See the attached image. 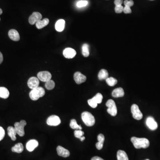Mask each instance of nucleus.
<instances>
[{
    "label": "nucleus",
    "mask_w": 160,
    "mask_h": 160,
    "mask_svg": "<svg viewBox=\"0 0 160 160\" xmlns=\"http://www.w3.org/2000/svg\"><path fill=\"white\" fill-rule=\"evenodd\" d=\"M134 146L136 149H140L141 148L146 149L149 146L150 143L149 140L145 138H138L137 137H132L131 138Z\"/></svg>",
    "instance_id": "1"
},
{
    "label": "nucleus",
    "mask_w": 160,
    "mask_h": 160,
    "mask_svg": "<svg viewBox=\"0 0 160 160\" xmlns=\"http://www.w3.org/2000/svg\"><path fill=\"white\" fill-rule=\"evenodd\" d=\"M45 90L41 87L32 89L30 93V97L33 100H37L45 95Z\"/></svg>",
    "instance_id": "2"
},
{
    "label": "nucleus",
    "mask_w": 160,
    "mask_h": 160,
    "mask_svg": "<svg viewBox=\"0 0 160 160\" xmlns=\"http://www.w3.org/2000/svg\"><path fill=\"white\" fill-rule=\"evenodd\" d=\"M81 118L85 125L88 126H92L95 123L94 116L89 112H84L81 114Z\"/></svg>",
    "instance_id": "3"
},
{
    "label": "nucleus",
    "mask_w": 160,
    "mask_h": 160,
    "mask_svg": "<svg viewBox=\"0 0 160 160\" xmlns=\"http://www.w3.org/2000/svg\"><path fill=\"white\" fill-rule=\"evenodd\" d=\"M103 96L100 93H98L92 99L88 100V104L93 108H95L97 107L98 104H100L102 101Z\"/></svg>",
    "instance_id": "4"
},
{
    "label": "nucleus",
    "mask_w": 160,
    "mask_h": 160,
    "mask_svg": "<svg viewBox=\"0 0 160 160\" xmlns=\"http://www.w3.org/2000/svg\"><path fill=\"white\" fill-rule=\"evenodd\" d=\"M26 125V122L24 120L20 121V122H16L14 124V128L15 129L17 134L20 136L23 137L24 135V126Z\"/></svg>",
    "instance_id": "5"
},
{
    "label": "nucleus",
    "mask_w": 160,
    "mask_h": 160,
    "mask_svg": "<svg viewBox=\"0 0 160 160\" xmlns=\"http://www.w3.org/2000/svg\"><path fill=\"white\" fill-rule=\"evenodd\" d=\"M106 106L108 108L107 112L112 116H115L117 114V108L115 102L112 99L108 100L106 103Z\"/></svg>",
    "instance_id": "6"
},
{
    "label": "nucleus",
    "mask_w": 160,
    "mask_h": 160,
    "mask_svg": "<svg viewBox=\"0 0 160 160\" xmlns=\"http://www.w3.org/2000/svg\"><path fill=\"white\" fill-rule=\"evenodd\" d=\"M131 112L133 114V117L135 119L140 120L143 118V114L139 110V107L137 104H134L132 105Z\"/></svg>",
    "instance_id": "7"
},
{
    "label": "nucleus",
    "mask_w": 160,
    "mask_h": 160,
    "mask_svg": "<svg viewBox=\"0 0 160 160\" xmlns=\"http://www.w3.org/2000/svg\"><path fill=\"white\" fill-rule=\"evenodd\" d=\"M47 124L50 126H58L61 123V119L58 116L53 115L50 116L47 120Z\"/></svg>",
    "instance_id": "8"
},
{
    "label": "nucleus",
    "mask_w": 160,
    "mask_h": 160,
    "mask_svg": "<svg viewBox=\"0 0 160 160\" xmlns=\"http://www.w3.org/2000/svg\"><path fill=\"white\" fill-rule=\"evenodd\" d=\"M38 78L43 82H47L51 80L52 75L48 71H41L38 74Z\"/></svg>",
    "instance_id": "9"
},
{
    "label": "nucleus",
    "mask_w": 160,
    "mask_h": 160,
    "mask_svg": "<svg viewBox=\"0 0 160 160\" xmlns=\"http://www.w3.org/2000/svg\"><path fill=\"white\" fill-rule=\"evenodd\" d=\"M42 14L39 12H34L28 19V21L30 24L34 25L35 24L42 20Z\"/></svg>",
    "instance_id": "10"
},
{
    "label": "nucleus",
    "mask_w": 160,
    "mask_h": 160,
    "mask_svg": "<svg viewBox=\"0 0 160 160\" xmlns=\"http://www.w3.org/2000/svg\"><path fill=\"white\" fill-rule=\"evenodd\" d=\"M73 78L76 83L78 85L84 83L86 80V76L83 75L80 72H76L74 73Z\"/></svg>",
    "instance_id": "11"
},
{
    "label": "nucleus",
    "mask_w": 160,
    "mask_h": 160,
    "mask_svg": "<svg viewBox=\"0 0 160 160\" xmlns=\"http://www.w3.org/2000/svg\"><path fill=\"white\" fill-rule=\"evenodd\" d=\"M39 83L38 78L33 77H30V79H28L27 84L28 87L30 89H33L39 87Z\"/></svg>",
    "instance_id": "12"
},
{
    "label": "nucleus",
    "mask_w": 160,
    "mask_h": 160,
    "mask_svg": "<svg viewBox=\"0 0 160 160\" xmlns=\"http://www.w3.org/2000/svg\"><path fill=\"white\" fill-rule=\"evenodd\" d=\"M146 124L148 128L152 130H155L158 127L157 123L155 121L154 119L151 117H149L147 118Z\"/></svg>",
    "instance_id": "13"
},
{
    "label": "nucleus",
    "mask_w": 160,
    "mask_h": 160,
    "mask_svg": "<svg viewBox=\"0 0 160 160\" xmlns=\"http://www.w3.org/2000/svg\"><path fill=\"white\" fill-rule=\"evenodd\" d=\"M63 54L65 58L68 59H71L76 55V51L72 48H67L63 51Z\"/></svg>",
    "instance_id": "14"
},
{
    "label": "nucleus",
    "mask_w": 160,
    "mask_h": 160,
    "mask_svg": "<svg viewBox=\"0 0 160 160\" xmlns=\"http://www.w3.org/2000/svg\"><path fill=\"white\" fill-rule=\"evenodd\" d=\"M57 151L58 155L63 157H67L70 155L69 151L61 146H58Z\"/></svg>",
    "instance_id": "15"
},
{
    "label": "nucleus",
    "mask_w": 160,
    "mask_h": 160,
    "mask_svg": "<svg viewBox=\"0 0 160 160\" xmlns=\"http://www.w3.org/2000/svg\"><path fill=\"white\" fill-rule=\"evenodd\" d=\"M38 145V142L36 140H31L26 144V149L29 152H32Z\"/></svg>",
    "instance_id": "16"
},
{
    "label": "nucleus",
    "mask_w": 160,
    "mask_h": 160,
    "mask_svg": "<svg viewBox=\"0 0 160 160\" xmlns=\"http://www.w3.org/2000/svg\"><path fill=\"white\" fill-rule=\"evenodd\" d=\"M8 35L9 38L13 41H15V42L19 41L20 39V35L19 32L16 30H14V29L10 30L9 32Z\"/></svg>",
    "instance_id": "17"
},
{
    "label": "nucleus",
    "mask_w": 160,
    "mask_h": 160,
    "mask_svg": "<svg viewBox=\"0 0 160 160\" xmlns=\"http://www.w3.org/2000/svg\"><path fill=\"white\" fill-rule=\"evenodd\" d=\"M124 94H125V93L122 88H118L115 89L112 91V96L115 98L123 97L124 96Z\"/></svg>",
    "instance_id": "18"
},
{
    "label": "nucleus",
    "mask_w": 160,
    "mask_h": 160,
    "mask_svg": "<svg viewBox=\"0 0 160 160\" xmlns=\"http://www.w3.org/2000/svg\"><path fill=\"white\" fill-rule=\"evenodd\" d=\"M65 21L64 20H58L55 24V29L58 32H62L65 28Z\"/></svg>",
    "instance_id": "19"
},
{
    "label": "nucleus",
    "mask_w": 160,
    "mask_h": 160,
    "mask_svg": "<svg viewBox=\"0 0 160 160\" xmlns=\"http://www.w3.org/2000/svg\"><path fill=\"white\" fill-rule=\"evenodd\" d=\"M50 20L48 19H44L42 20L38 21L36 23V26L38 29H42L44 27L46 26L49 23Z\"/></svg>",
    "instance_id": "20"
},
{
    "label": "nucleus",
    "mask_w": 160,
    "mask_h": 160,
    "mask_svg": "<svg viewBox=\"0 0 160 160\" xmlns=\"http://www.w3.org/2000/svg\"><path fill=\"white\" fill-rule=\"evenodd\" d=\"M7 131H8V135L9 136V137L11 138L12 140L13 141H15L17 139L16 135L17 134L15 128L12 126H9L8 128V129H7Z\"/></svg>",
    "instance_id": "21"
},
{
    "label": "nucleus",
    "mask_w": 160,
    "mask_h": 160,
    "mask_svg": "<svg viewBox=\"0 0 160 160\" xmlns=\"http://www.w3.org/2000/svg\"><path fill=\"white\" fill-rule=\"evenodd\" d=\"M24 146L22 143H19L16 144L12 148V151L17 153H21L23 151Z\"/></svg>",
    "instance_id": "22"
},
{
    "label": "nucleus",
    "mask_w": 160,
    "mask_h": 160,
    "mask_svg": "<svg viewBox=\"0 0 160 160\" xmlns=\"http://www.w3.org/2000/svg\"><path fill=\"white\" fill-rule=\"evenodd\" d=\"M9 96V92L8 89L5 87H0V97L2 99H6Z\"/></svg>",
    "instance_id": "23"
},
{
    "label": "nucleus",
    "mask_w": 160,
    "mask_h": 160,
    "mask_svg": "<svg viewBox=\"0 0 160 160\" xmlns=\"http://www.w3.org/2000/svg\"><path fill=\"white\" fill-rule=\"evenodd\" d=\"M118 160H129L128 155L123 150H119L117 153Z\"/></svg>",
    "instance_id": "24"
},
{
    "label": "nucleus",
    "mask_w": 160,
    "mask_h": 160,
    "mask_svg": "<svg viewBox=\"0 0 160 160\" xmlns=\"http://www.w3.org/2000/svg\"><path fill=\"white\" fill-rule=\"evenodd\" d=\"M98 77L100 80H106L108 77V72L104 69H102L99 72Z\"/></svg>",
    "instance_id": "25"
},
{
    "label": "nucleus",
    "mask_w": 160,
    "mask_h": 160,
    "mask_svg": "<svg viewBox=\"0 0 160 160\" xmlns=\"http://www.w3.org/2000/svg\"><path fill=\"white\" fill-rule=\"evenodd\" d=\"M82 55L84 57H88L89 55V46L87 44H84L82 46Z\"/></svg>",
    "instance_id": "26"
},
{
    "label": "nucleus",
    "mask_w": 160,
    "mask_h": 160,
    "mask_svg": "<svg viewBox=\"0 0 160 160\" xmlns=\"http://www.w3.org/2000/svg\"><path fill=\"white\" fill-rule=\"evenodd\" d=\"M70 127L74 130H82V128L80 125H78L75 119H72L70 121Z\"/></svg>",
    "instance_id": "27"
},
{
    "label": "nucleus",
    "mask_w": 160,
    "mask_h": 160,
    "mask_svg": "<svg viewBox=\"0 0 160 160\" xmlns=\"http://www.w3.org/2000/svg\"><path fill=\"white\" fill-rule=\"evenodd\" d=\"M106 82L107 84L110 86H114L115 85L117 84L118 83V81L117 79L114 77H108L106 79Z\"/></svg>",
    "instance_id": "28"
},
{
    "label": "nucleus",
    "mask_w": 160,
    "mask_h": 160,
    "mask_svg": "<svg viewBox=\"0 0 160 160\" xmlns=\"http://www.w3.org/2000/svg\"><path fill=\"white\" fill-rule=\"evenodd\" d=\"M55 82L52 80H50L49 81L46 82L45 87L48 90H52L55 87Z\"/></svg>",
    "instance_id": "29"
},
{
    "label": "nucleus",
    "mask_w": 160,
    "mask_h": 160,
    "mask_svg": "<svg viewBox=\"0 0 160 160\" xmlns=\"http://www.w3.org/2000/svg\"><path fill=\"white\" fill-rule=\"evenodd\" d=\"M74 136L76 138L81 139V137H83L84 134V132L81 131V130H75L74 132Z\"/></svg>",
    "instance_id": "30"
},
{
    "label": "nucleus",
    "mask_w": 160,
    "mask_h": 160,
    "mask_svg": "<svg viewBox=\"0 0 160 160\" xmlns=\"http://www.w3.org/2000/svg\"><path fill=\"white\" fill-rule=\"evenodd\" d=\"M87 4H88V1H81L77 2V5L79 8H81L86 6Z\"/></svg>",
    "instance_id": "31"
},
{
    "label": "nucleus",
    "mask_w": 160,
    "mask_h": 160,
    "mask_svg": "<svg viewBox=\"0 0 160 160\" xmlns=\"http://www.w3.org/2000/svg\"><path fill=\"white\" fill-rule=\"evenodd\" d=\"M124 7L122 5H117L115 7V11L117 13H122L123 11Z\"/></svg>",
    "instance_id": "32"
},
{
    "label": "nucleus",
    "mask_w": 160,
    "mask_h": 160,
    "mask_svg": "<svg viewBox=\"0 0 160 160\" xmlns=\"http://www.w3.org/2000/svg\"><path fill=\"white\" fill-rule=\"evenodd\" d=\"M134 4V2L133 0H125L124 1V5L125 6H127V7H132Z\"/></svg>",
    "instance_id": "33"
},
{
    "label": "nucleus",
    "mask_w": 160,
    "mask_h": 160,
    "mask_svg": "<svg viewBox=\"0 0 160 160\" xmlns=\"http://www.w3.org/2000/svg\"><path fill=\"white\" fill-rule=\"evenodd\" d=\"M5 132L2 127L0 126V141H1L4 138Z\"/></svg>",
    "instance_id": "34"
},
{
    "label": "nucleus",
    "mask_w": 160,
    "mask_h": 160,
    "mask_svg": "<svg viewBox=\"0 0 160 160\" xmlns=\"http://www.w3.org/2000/svg\"><path fill=\"white\" fill-rule=\"evenodd\" d=\"M97 140L100 143L104 144V137L102 134H100L98 135V136H97Z\"/></svg>",
    "instance_id": "35"
},
{
    "label": "nucleus",
    "mask_w": 160,
    "mask_h": 160,
    "mask_svg": "<svg viewBox=\"0 0 160 160\" xmlns=\"http://www.w3.org/2000/svg\"><path fill=\"white\" fill-rule=\"evenodd\" d=\"M124 13L126 14L128 13H131L132 12V10L131 9L130 7H127V6H125L124 7L123 11Z\"/></svg>",
    "instance_id": "36"
},
{
    "label": "nucleus",
    "mask_w": 160,
    "mask_h": 160,
    "mask_svg": "<svg viewBox=\"0 0 160 160\" xmlns=\"http://www.w3.org/2000/svg\"><path fill=\"white\" fill-rule=\"evenodd\" d=\"M96 146L97 149L99 150H100L102 149L103 146V143H100L99 142H98L96 144Z\"/></svg>",
    "instance_id": "37"
},
{
    "label": "nucleus",
    "mask_w": 160,
    "mask_h": 160,
    "mask_svg": "<svg viewBox=\"0 0 160 160\" xmlns=\"http://www.w3.org/2000/svg\"><path fill=\"white\" fill-rule=\"evenodd\" d=\"M123 3V0H115L114 4L116 6L122 5Z\"/></svg>",
    "instance_id": "38"
},
{
    "label": "nucleus",
    "mask_w": 160,
    "mask_h": 160,
    "mask_svg": "<svg viewBox=\"0 0 160 160\" xmlns=\"http://www.w3.org/2000/svg\"><path fill=\"white\" fill-rule=\"evenodd\" d=\"M91 160H104L102 158H101V157H97V156H95V157H93Z\"/></svg>",
    "instance_id": "39"
},
{
    "label": "nucleus",
    "mask_w": 160,
    "mask_h": 160,
    "mask_svg": "<svg viewBox=\"0 0 160 160\" xmlns=\"http://www.w3.org/2000/svg\"><path fill=\"white\" fill-rule=\"evenodd\" d=\"M3 61V56L2 53L0 52V65L1 64Z\"/></svg>",
    "instance_id": "40"
},
{
    "label": "nucleus",
    "mask_w": 160,
    "mask_h": 160,
    "mask_svg": "<svg viewBox=\"0 0 160 160\" xmlns=\"http://www.w3.org/2000/svg\"><path fill=\"white\" fill-rule=\"evenodd\" d=\"M85 137L84 136H83V137H81V138L80 139V140L81 141H83L84 140H85Z\"/></svg>",
    "instance_id": "41"
},
{
    "label": "nucleus",
    "mask_w": 160,
    "mask_h": 160,
    "mask_svg": "<svg viewBox=\"0 0 160 160\" xmlns=\"http://www.w3.org/2000/svg\"><path fill=\"white\" fill-rule=\"evenodd\" d=\"M2 13H3V11H2V9L0 8V15H1V14H2Z\"/></svg>",
    "instance_id": "42"
},
{
    "label": "nucleus",
    "mask_w": 160,
    "mask_h": 160,
    "mask_svg": "<svg viewBox=\"0 0 160 160\" xmlns=\"http://www.w3.org/2000/svg\"><path fill=\"white\" fill-rule=\"evenodd\" d=\"M149 160V159H146V160Z\"/></svg>",
    "instance_id": "43"
},
{
    "label": "nucleus",
    "mask_w": 160,
    "mask_h": 160,
    "mask_svg": "<svg viewBox=\"0 0 160 160\" xmlns=\"http://www.w3.org/2000/svg\"><path fill=\"white\" fill-rule=\"evenodd\" d=\"M0 20H1V19H0Z\"/></svg>",
    "instance_id": "44"
}]
</instances>
